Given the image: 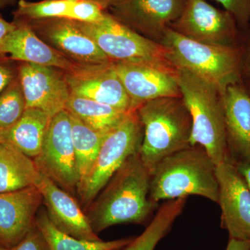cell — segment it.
<instances>
[{
  "label": "cell",
  "instance_id": "33",
  "mask_svg": "<svg viewBox=\"0 0 250 250\" xmlns=\"http://www.w3.org/2000/svg\"><path fill=\"white\" fill-rule=\"evenodd\" d=\"M225 250H250V241L229 238Z\"/></svg>",
  "mask_w": 250,
  "mask_h": 250
},
{
  "label": "cell",
  "instance_id": "18",
  "mask_svg": "<svg viewBox=\"0 0 250 250\" xmlns=\"http://www.w3.org/2000/svg\"><path fill=\"white\" fill-rule=\"evenodd\" d=\"M222 98L228 161L233 165L250 162V93L241 82L229 85Z\"/></svg>",
  "mask_w": 250,
  "mask_h": 250
},
{
  "label": "cell",
  "instance_id": "19",
  "mask_svg": "<svg viewBox=\"0 0 250 250\" xmlns=\"http://www.w3.org/2000/svg\"><path fill=\"white\" fill-rule=\"evenodd\" d=\"M14 21L17 26L6 36L3 46L4 53L9 54L11 60L54 67L64 72L78 65L46 43L27 23Z\"/></svg>",
  "mask_w": 250,
  "mask_h": 250
},
{
  "label": "cell",
  "instance_id": "7",
  "mask_svg": "<svg viewBox=\"0 0 250 250\" xmlns=\"http://www.w3.org/2000/svg\"><path fill=\"white\" fill-rule=\"evenodd\" d=\"M143 139V125L136 111L106 134L91 170L77 190L84 212L125 161L139 152Z\"/></svg>",
  "mask_w": 250,
  "mask_h": 250
},
{
  "label": "cell",
  "instance_id": "26",
  "mask_svg": "<svg viewBox=\"0 0 250 250\" xmlns=\"http://www.w3.org/2000/svg\"><path fill=\"white\" fill-rule=\"evenodd\" d=\"M73 2L74 0H43L37 2L19 0L18 9L14 13V20L26 21L53 18L70 20Z\"/></svg>",
  "mask_w": 250,
  "mask_h": 250
},
{
  "label": "cell",
  "instance_id": "31",
  "mask_svg": "<svg viewBox=\"0 0 250 250\" xmlns=\"http://www.w3.org/2000/svg\"><path fill=\"white\" fill-rule=\"evenodd\" d=\"M9 57L0 58V95L18 76V65Z\"/></svg>",
  "mask_w": 250,
  "mask_h": 250
},
{
  "label": "cell",
  "instance_id": "37",
  "mask_svg": "<svg viewBox=\"0 0 250 250\" xmlns=\"http://www.w3.org/2000/svg\"><path fill=\"white\" fill-rule=\"evenodd\" d=\"M18 0H0V9H4L6 6H14Z\"/></svg>",
  "mask_w": 250,
  "mask_h": 250
},
{
  "label": "cell",
  "instance_id": "28",
  "mask_svg": "<svg viewBox=\"0 0 250 250\" xmlns=\"http://www.w3.org/2000/svg\"><path fill=\"white\" fill-rule=\"evenodd\" d=\"M106 11L91 0H74L70 20L80 22H98L103 19Z\"/></svg>",
  "mask_w": 250,
  "mask_h": 250
},
{
  "label": "cell",
  "instance_id": "9",
  "mask_svg": "<svg viewBox=\"0 0 250 250\" xmlns=\"http://www.w3.org/2000/svg\"><path fill=\"white\" fill-rule=\"evenodd\" d=\"M169 27L204 43L238 46V26L232 15L205 0H187L182 14Z\"/></svg>",
  "mask_w": 250,
  "mask_h": 250
},
{
  "label": "cell",
  "instance_id": "17",
  "mask_svg": "<svg viewBox=\"0 0 250 250\" xmlns=\"http://www.w3.org/2000/svg\"><path fill=\"white\" fill-rule=\"evenodd\" d=\"M42 197L36 187L0 192V244L10 250L36 225Z\"/></svg>",
  "mask_w": 250,
  "mask_h": 250
},
{
  "label": "cell",
  "instance_id": "21",
  "mask_svg": "<svg viewBox=\"0 0 250 250\" xmlns=\"http://www.w3.org/2000/svg\"><path fill=\"white\" fill-rule=\"evenodd\" d=\"M51 117L37 108H26L22 117L6 131V142L35 159L40 154Z\"/></svg>",
  "mask_w": 250,
  "mask_h": 250
},
{
  "label": "cell",
  "instance_id": "3",
  "mask_svg": "<svg viewBox=\"0 0 250 250\" xmlns=\"http://www.w3.org/2000/svg\"><path fill=\"white\" fill-rule=\"evenodd\" d=\"M136 111L143 127L139 154L149 170L167 156L191 146V116L182 98L155 99Z\"/></svg>",
  "mask_w": 250,
  "mask_h": 250
},
{
  "label": "cell",
  "instance_id": "20",
  "mask_svg": "<svg viewBox=\"0 0 250 250\" xmlns=\"http://www.w3.org/2000/svg\"><path fill=\"white\" fill-rule=\"evenodd\" d=\"M41 174L32 158L11 143L0 144V192L36 187Z\"/></svg>",
  "mask_w": 250,
  "mask_h": 250
},
{
  "label": "cell",
  "instance_id": "8",
  "mask_svg": "<svg viewBox=\"0 0 250 250\" xmlns=\"http://www.w3.org/2000/svg\"><path fill=\"white\" fill-rule=\"evenodd\" d=\"M41 173L73 197L79 175L72 142L71 117L62 110L51 118L40 154L34 159Z\"/></svg>",
  "mask_w": 250,
  "mask_h": 250
},
{
  "label": "cell",
  "instance_id": "22",
  "mask_svg": "<svg viewBox=\"0 0 250 250\" xmlns=\"http://www.w3.org/2000/svg\"><path fill=\"white\" fill-rule=\"evenodd\" d=\"M65 109L90 129L103 134L115 129L129 113L73 95H70Z\"/></svg>",
  "mask_w": 250,
  "mask_h": 250
},
{
  "label": "cell",
  "instance_id": "24",
  "mask_svg": "<svg viewBox=\"0 0 250 250\" xmlns=\"http://www.w3.org/2000/svg\"><path fill=\"white\" fill-rule=\"evenodd\" d=\"M187 198L167 200L161 205L152 221L139 236L121 250H154L159 243L168 233L172 225L182 214Z\"/></svg>",
  "mask_w": 250,
  "mask_h": 250
},
{
  "label": "cell",
  "instance_id": "30",
  "mask_svg": "<svg viewBox=\"0 0 250 250\" xmlns=\"http://www.w3.org/2000/svg\"><path fill=\"white\" fill-rule=\"evenodd\" d=\"M9 250H50L45 236L34 225L19 243Z\"/></svg>",
  "mask_w": 250,
  "mask_h": 250
},
{
  "label": "cell",
  "instance_id": "10",
  "mask_svg": "<svg viewBox=\"0 0 250 250\" xmlns=\"http://www.w3.org/2000/svg\"><path fill=\"white\" fill-rule=\"evenodd\" d=\"M187 0H118L106 10L126 27L161 43L171 23L182 14Z\"/></svg>",
  "mask_w": 250,
  "mask_h": 250
},
{
  "label": "cell",
  "instance_id": "35",
  "mask_svg": "<svg viewBox=\"0 0 250 250\" xmlns=\"http://www.w3.org/2000/svg\"><path fill=\"white\" fill-rule=\"evenodd\" d=\"M244 71L248 76L250 77V45L248 52L246 54V57H243V68L242 72Z\"/></svg>",
  "mask_w": 250,
  "mask_h": 250
},
{
  "label": "cell",
  "instance_id": "36",
  "mask_svg": "<svg viewBox=\"0 0 250 250\" xmlns=\"http://www.w3.org/2000/svg\"><path fill=\"white\" fill-rule=\"evenodd\" d=\"M91 1L100 5L103 9L107 10L112 4H113L115 1H118V0H91Z\"/></svg>",
  "mask_w": 250,
  "mask_h": 250
},
{
  "label": "cell",
  "instance_id": "32",
  "mask_svg": "<svg viewBox=\"0 0 250 250\" xmlns=\"http://www.w3.org/2000/svg\"><path fill=\"white\" fill-rule=\"evenodd\" d=\"M16 26L17 25L14 21H13L12 22H8L0 15V58L6 57L3 51L4 41L6 36L16 29Z\"/></svg>",
  "mask_w": 250,
  "mask_h": 250
},
{
  "label": "cell",
  "instance_id": "39",
  "mask_svg": "<svg viewBox=\"0 0 250 250\" xmlns=\"http://www.w3.org/2000/svg\"><path fill=\"white\" fill-rule=\"evenodd\" d=\"M0 250H9L6 249V248H4V246H1V245L0 244Z\"/></svg>",
  "mask_w": 250,
  "mask_h": 250
},
{
  "label": "cell",
  "instance_id": "13",
  "mask_svg": "<svg viewBox=\"0 0 250 250\" xmlns=\"http://www.w3.org/2000/svg\"><path fill=\"white\" fill-rule=\"evenodd\" d=\"M64 74L71 95L127 113L133 111L131 100L117 75L113 62L98 65L78 64Z\"/></svg>",
  "mask_w": 250,
  "mask_h": 250
},
{
  "label": "cell",
  "instance_id": "38",
  "mask_svg": "<svg viewBox=\"0 0 250 250\" xmlns=\"http://www.w3.org/2000/svg\"><path fill=\"white\" fill-rule=\"evenodd\" d=\"M7 130L0 129V144L6 142V134Z\"/></svg>",
  "mask_w": 250,
  "mask_h": 250
},
{
  "label": "cell",
  "instance_id": "6",
  "mask_svg": "<svg viewBox=\"0 0 250 250\" xmlns=\"http://www.w3.org/2000/svg\"><path fill=\"white\" fill-rule=\"evenodd\" d=\"M75 22L112 62L145 64L177 72L162 44L126 27L107 11L98 22Z\"/></svg>",
  "mask_w": 250,
  "mask_h": 250
},
{
  "label": "cell",
  "instance_id": "25",
  "mask_svg": "<svg viewBox=\"0 0 250 250\" xmlns=\"http://www.w3.org/2000/svg\"><path fill=\"white\" fill-rule=\"evenodd\" d=\"M70 117L72 121V142L76 159L80 187L91 170L104 139L107 134L98 132L90 129L73 115L70 114Z\"/></svg>",
  "mask_w": 250,
  "mask_h": 250
},
{
  "label": "cell",
  "instance_id": "12",
  "mask_svg": "<svg viewBox=\"0 0 250 250\" xmlns=\"http://www.w3.org/2000/svg\"><path fill=\"white\" fill-rule=\"evenodd\" d=\"M20 21L27 23L46 43L75 63L98 65L112 62L75 21L64 18Z\"/></svg>",
  "mask_w": 250,
  "mask_h": 250
},
{
  "label": "cell",
  "instance_id": "15",
  "mask_svg": "<svg viewBox=\"0 0 250 250\" xmlns=\"http://www.w3.org/2000/svg\"><path fill=\"white\" fill-rule=\"evenodd\" d=\"M131 103V109L150 100L182 98L177 72L145 64L113 62Z\"/></svg>",
  "mask_w": 250,
  "mask_h": 250
},
{
  "label": "cell",
  "instance_id": "11",
  "mask_svg": "<svg viewBox=\"0 0 250 250\" xmlns=\"http://www.w3.org/2000/svg\"><path fill=\"white\" fill-rule=\"evenodd\" d=\"M215 173L222 228L229 238L250 241V189L244 177L229 161L216 166Z\"/></svg>",
  "mask_w": 250,
  "mask_h": 250
},
{
  "label": "cell",
  "instance_id": "4",
  "mask_svg": "<svg viewBox=\"0 0 250 250\" xmlns=\"http://www.w3.org/2000/svg\"><path fill=\"white\" fill-rule=\"evenodd\" d=\"M182 98L192 120L190 146L203 148L218 166L228 161L223 93L211 83L177 68Z\"/></svg>",
  "mask_w": 250,
  "mask_h": 250
},
{
  "label": "cell",
  "instance_id": "5",
  "mask_svg": "<svg viewBox=\"0 0 250 250\" xmlns=\"http://www.w3.org/2000/svg\"><path fill=\"white\" fill-rule=\"evenodd\" d=\"M161 44L169 60L216 87L222 93L241 82L243 52L238 46L210 45L192 40L168 27Z\"/></svg>",
  "mask_w": 250,
  "mask_h": 250
},
{
  "label": "cell",
  "instance_id": "34",
  "mask_svg": "<svg viewBox=\"0 0 250 250\" xmlns=\"http://www.w3.org/2000/svg\"><path fill=\"white\" fill-rule=\"evenodd\" d=\"M237 169L239 171L246 180L248 187L250 189V162L243 163V164H237Z\"/></svg>",
  "mask_w": 250,
  "mask_h": 250
},
{
  "label": "cell",
  "instance_id": "29",
  "mask_svg": "<svg viewBox=\"0 0 250 250\" xmlns=\"http://www.w3.org/2000/svg\"><path fill=\"white\" fill-rule=\"evenodd\" d=\"M232 15L238 27L248 29L250 24V0H214Z\"/></svg>",
  "mask_w": 250,
  "mask_h": 250
},
{
  "label": "cell",
  "instance_id": "27",
  "mask_svg": "<svg viewBox=\"0 0 250 250\" xmlns=\"http://www.w3.org/2000/svg\"><path fill=\"white\" fill-rule=\"evenodd\" d=\"M26 108L25 99L18 76L0 95V129L12 127Z\"/></svg>",
  "mask_w": 250,
  "mask_h": 250
},
{
  "label": "cell",
  "instance_id": "1",
  "mask_svg": "<svg viewBox=\"0 0 250 250\" xmlns=\"http://www.w3.org/2000/svg\"><path fill=\"white\" fill-rule=\"evenodd\" d=\"M150 170L139 153L130 156L85 210L98 234L122 224H143L158 203L149 195Z\"/></svg>",
  "mask_w": 250,
  "mask_h": 250
},
{
  "label": "cell",
  "instance_id": "2",
  "mask_svg": "<svg viewBox=\"0 0 250 250\" xmlns=\"http://www.w3.org/2000/svg\"><path fill=\"white\" fill-rule=\"evenodd\" d=\"M216 165L199 146H189L167 156L150 171L149 195L153 201L197 195L218 203Z\"/></svg>",
  "mask_w": 250,
  "mask_h": 250
},
{
  "label": "cell",
  "instance_id": "14",
  "mask_svg": "<svg viewBox=\"0 0 250 250\" xmlns=\"http://www.w3.org/2000/svg\"><path fill=\"white\" fill-rule=\"evenodd\" d=\"M18 79L27 108L41 110L51 118L65 109L71 93L62 70L21 62Z\"/></svg>",
  "mask_w": 250,
  "mask_h": 250
},
{
  "label": "cell",
  "instance_id": "23",
  "mask_svg": "<svg viewBox=\"0 0 250 250\" xmlns=\"http://www.w3.org/2000/svg\"><path fill=\"white\" fill-rule=\"evenodd\" d=\"M36 225L45 236L50 250H121L134 238L129 237L111 241L77 239L59 231L50 221L45 210H39Z\"/></svg>",
  "mask_w": 250,
  "mask_h": 250
},
{
  "label": "cell",
  "instance_id": "16",
  "mask_svg": "<svg viewBox=\"0 0 250 250\" xmlns=\"http://www.w3.org/2000/svg\"><path fill=\"white\" fill-rule=\"evenodd\" d=\"M36 187L40 190L48 218L59 231L85 241H101L75 197L41 173Z\"/></svg>",
  "mask_w": 250,
  "mask_h": 250
}]
</instances>
